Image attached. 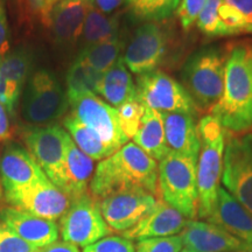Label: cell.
I'll list each match as a JSON object with an SVG mask.
<instances>
[{"instance_id":"6da1fadb","label":"cell","mask_w":252,"mask_h":252,"mask_svg":"<svg viewBox=\"0 0 252 252\" xmlns=\"http://www.w3.org/2000/svg\"><path fill=\"white\" fill-rule=\"evenodd\" d=\"M158 162L134 143H127L94 168L89 190L96 200L128 190L158 194Z\"/></svg>"},{"instance_id":"7a4b0ae2","label":"cell","mask_w":252,"mask_h":252,"mask_svg":"<svg viewBox=\"0 0 252 252\" xmlns=\"http://www.w3.org/2000/svg\"><path fill=\"white\" fill-rule=\"evenodd\" d=\"M223 128L239 134L252 130V46L237 45L226 55L222 97L210 110Z\"/></svg>"},{"instance_id":"3957f363","label":"cell","mask_w":252,"mask_h":252,"mask_svg":"<svg viewBox=\"0 0 252 252\" xmlns=\"http://www.w3.org/2000/svg\"><path fill=\"white\" fill-rule=\"evenodd\" d=\"M201 140L197 160V217L208 220L215 207L222 180L225 133L220 122L212 115L201 118L197 125Z\"/></svg>"},{"instance_id":"277c9868","label":"cell","mask_w":252,"mask_h":252,"mask_svg":"<svg viewBox=\"0 0 252 252\" xmlns=\"http://www.w3.org/2000/svg\"><path fill=\"white\" fill-rule=\"evenodd\" d=\"M158 169L160 198L186 219H197V159L169 152Z\"/></svg>"},{"instance_id":"5b68a950","label":"cell","mask_w":252,"mask_h":252,"mask_svg":"<svg viewBox=\"0 0 252 252\" xmlns=\"http://www.w3.org/2000/svg\"><path fill=\"white\" fill-rule=\"evenodd\" d=\"M226 55L216 47L195 52L182 69V86L201 108L212 109L224 91Z\"/></svg>"},{"instance_id":"8992f818","label":"cell","mask_w":252,"mask_h":252,"mask_svg":"<svg viewBox=\"0 0 252 252\" xmlns=\"http://www.w3.org/2000/svg\"><path fill=\"white\" fill-rule=\"evenodd\" d=\"M67 97L71 115L98 135L111 156L128 143L119 124L117 109L98 94L67 91Z\"/></svg>"},{"instance_id":"52a82bcc","label":"cell","mask_w":252,"mask_h":252,"mask_svg":"<svg viewBox=\"0 0 252 252\" xmlns=\"http://www.w3.org/2000/svg\"><path fill=\"white\" fill-rule=\"evenodd\" d=\"M68 97L52 71L40 69L28 78L23 98V117L32 124H48L62 117Z\"/></svg>"},{"instance_id":"ba28073f","label":"cell","mask_w":252,"mask_h":252,"mask_svg":"<svg viewBox=\"0 0 252 252\" xmlns=\"http://www.w3.org/2000/svg\"><path fill=\"white\" fill-rule=\"evenodd\" d=\"M137 100L159 112L186 113L195 117L197 105L185 87L160 70L138 75Z\"/></svg>"},{"instance_id":"9c48e42d","label":"cell","mask_w":252,"mask_h":252,"mask_svg":"<svg viewBox=\"0 0 252 252\" xmlns=\"http://www.w3.org/2000/svg\"><path fill=\"white\" fill-rule=\"evenodd\" d=\"M59 229L63 241L82 248L96 243L111 232L98 200L89 193L71 200L67 212L60 219Z\"/></svg>"},{"instance_id":"30bf717a","label":"cell","mask_w":252,"mask_h":252,"mask_svg":"<svg viewBox=\"0 0 252 252\" xmlns=\"http://www.w3.org/2000/svg\"><path fill=\"white\" fill-rule=\"evenodd\" d=\"M222 184L252 215V134L230 135L223 159Z\"/></svg>"},{"instance_id":"8fae6325","label":"cell","mask_w":252,"mask_h":252,"mask_svg":"<svg viewBox=\"0 0 252 252\" xmlns=\"http://www.w3.org/2000/svg\"><path fill=\"white\" fill-rule=\"evenodd\" d=\"M158 201L156 195L149 191L128 190L104 197L98 203L111 231L125 232L151 214Z\"/></svg>"},{"instance_id":"7c38bea8","label":"cell","mask_w":252,"mask_h":252,"mask_svg":"<svg viewBox=\"0 0 252 252\" xmlns=\"http://www.w3.org/2000/svg\"><path fill=\"white\" fill-rule=\"evenodd\" d=\"M4 195L11 207L50 220L61 219L71 202L48 178Z\"/></svg>"},{"instance_id":"4fadbf2b","label":"cell","mask_w":252,"mask_h":252,"mask_svg":"<svg viewBox=\"0 0 252 252\" xmlns=\"http://www.w3.org/2000/svg\"><path fill=\"white\" fill-rule=\"evenodd\" d=\"M166 53L165 31L156 23H146L134 32L123 60L128 70L135 75H141L157 70Z\"/></svg>"},{"instance_id":"5bb4252c","label":"cell","mask_w":252,"mask_h":252,"mask_svg":"<svg viewBox=\"0 0 252 252\" xmlns=\"http://www.w3.org/2000/svg\"><path fill=\"white\" fill-rule=\"evenodd\" d=\"M67 131L50 124L28 132L25 137L28 152L33 156L50 181L59 187L65 156Z\"/></svg>"},{"instance_id":"9a60e30c","label":"cell","mask_w":252,"mask_h":252,"mask_svg":"<svg viewBox=\"0 0 252 252\" xmlns=\"http://www.w3.org/2000/svg\"><path fill=\"white\" fill-rule=\"evenodd\" d=\"M47 178L48 176L26 149L14 143L6 145L0 158V182L4 194Z\"/></svg>"},{"instance_id":"2e32d148","label":"cell","mask_w":252,"mask_h":252,"mask_svg":"<svg viewBox=\"0 0 252 252\" xmlns=\"http://www.w3.org/2000/svg\"><path fill=\"white\" fill-rule=\"evenodd\" d=\"M179 235L184 247L193 252H242L250 248L226 230L207 220H188Z\"/></svg>"},{"instance_id":"e0dca14e","label":"cell","mask_w":252,"mask_h":252,"mask_svg":"<svg viewBox=\"0 0 252 252\" xmlns=\"http://www.w3.org/2000/svg\"><path fill=\"white\" fill-rule=\"evenodd\" d=\"M0 220L37 249L59 241L60 229L55 220L41 219L11 206L0 208Z\"/></svg>"},{"instance_id":"ac0fdd59","label":"cell","mask_w":252,"mask_h":252,"mask_svg":"<svg viewBox=\"0 0 252 252\" xmlns=\"http://www.w3.org/2000/svg\"><path fill=\"white\" fill-rule=\"evenodd\" d=\"M93 0H59L53 5L46 25L58 42L69 45L80 39Z\"/></svg>"},{"instance_id":"d6986e66","label":"cell","mask_w":252,"mask_h":252,"mask_svg":"<svg viewBox=\"0 0 252 252\" xmlns=\"http://www.w3.org/2000/svg\"><path fill=\"white\" fill-rule=\"evenodd\" d=\"M94 172V160L82 152L70 135H65V156L59 189L70 200L88 194Z\"/></svg>"},{"instance_id":"ffe728a7","label":"cell","mask_w":252,"mask_h":252,"mask_svg":"<svg viewBox=\"0 0 252 252\" xmlns=\"http://www.w3.org/2000/svg\"><path fill=\"white\" fill-rule=\"evenodd\" d=\"M207 222L220 226L252 247V215L224 187H220L215 207Z\"/></svg>"},{"instance_id":"44dd1931","label":"cell","mask_w":252,"mask_h":252,"mask_svg":"<svg viewBox=\"0 0 252 252\" xmlns=\"http://www.w3.org/2000/svg\"><path fill=\"white\" fill-rule=\"evenodd\" d=\"M187 222L188 219L160 198L151 214L133 228L123 232V237L131 241L169 237L180 234Z\"/></svg>"},{"instance_id":"7402d4cb","label":"cell","mask_w":252,"mask_h":252,"mask_svg":"<svg viewBox=\"0 0 252 252\" xmlns=\"http://www.w3.org/2000/svg\"><path fill=\"white\" fill-rule=\"evenodd\" d=\"M161 113L166 143L169 151L198 160L201 140L193 116L178 112Z\"/></svg>"},{"instance_id":"603a6c76","label":"cell","mask_w":252,"mask_h":252,"mask_svg":"<svg viewBox=\"0 0 252 252\" xmlns=\"http://www.w3.org/2000/svg\"><path fill=\"white\" fill-rule=\"evenodd\" d=\"M98 94L115 109H118L125 103L137 100V88L123 56L103 74Z\"/></svg>"},{"instance_id":"cb8c5ba5","label":"cell","mask_w":252,"mask_h":252,"mask_svg":"<svg viewBox=\"0 0 252 252\" xmlns=\"http://www.w3.org/2000/svg\"><path fill=\"white\" fill-rule=\"evenodd\" d=\"M133 141L147 156L156 161H161L171 152L166 143L162 113L145 106L140 127L133 137Z\"/></svg>"},{"instance_id":"d4e9b609","label":"cell","mask_w":252,"mask_h":252,"mask_svg":"<svg viewBox=\"0 0 252 252\" xmlns=\"http://www.w3.org/2000/svg\"><path fill=\"white\" fill-rule=\"evenodd\" d=\"M118 30V15L102 13L93 5L88 11L83 32H82L81 35L82 41H83V47L117 39Z\"/></svg>"},{"instance_id":"484cf974","label":"cell","mask_w":252,"mask_h":252,"mask_svg":"<svg viewBox=\"0 0 252 252\" xmlns=\"http://www.w3.org/2000/svg\"><path fill=\"white\" fill-rule=\"evenodd\" d=\"M63 126L67 130L78 149L94 160H103L111 156L105 145L91 128L81 123L74 115L69 113L63 121Z\"/></svg>"},{"instance_id":"4316f807","label":"cell","mask_w":252,"mask_h":252,"mask_svg":"<svg viewBox=\"0 0 252 252\" xmlns=\"http://www.w3.org/2000/svg\"><path fill=\"white\" fill-rule=\"evenodd\" d=\"M121 49L122 42L117 37L105 42L83 47L76 59L94 68V70L104 74L122 58Z\"/></svg>"},{"instance_id":"83f0119b","label":"cell","mask_w":252,"mask_h":252,"mask_svg":"<svg viewBox=\"0 0 252 252\" xmlns=\"http://www.w3.org/2000/svg\"><path fill=\"white\" fill-rule=\"evenodd\" d=\"M33 60L27 50L17 49L9 52L0 60V74L21 90L30 77Z\"/></svg>"},{"instance_id":"f1b7e54d","label":"cell","mask_w":252,"mask_h":252,"mask_svg":"<svg viewBox=\"0 0 252 252\" xmlns=\"http://www.w3.org/2000/svg\"><path fill=\"white\" fill-rule=\"evenodd\" d=\"M181 0H126L135 18L157 23L169 18L178 9Z\"/></svg>"},{"instance_id":"f546056e","label":"cell","mask_w":252,"mask_h":252,"mask_svg":"<svg viewBox=\"0 0 252 252\" xmlns=\"http://www.w3.org/2000/svg\"><path fill=\"white\" fill-rule=\"evenodd\" d=\"M103 74L94 70L84 62L76 59L68 69L65 83L67 91L75 93H94L98 94V87Z\"/></svg>"},{"instance_id":"4dcf8cb0","label":"cell","mask_w":252,"mask_h":252,"mask_svg":"<svg viewBox=\"0 0 252 252\" xmlns=\"http://www.w3.org/2000/svg\"><path fill=\"white\" fill-rule=\"evenodd\" d=\"M222 0H207L206 5L198 15L196 25L207 36L220 37L225 36L224 28L220 23L219 8Z\"/></svg>"},{"instance_id":"1f68e13d","label":"cell","mask_w":252,"mask_h":252,"mask_svg":"<svg viewBox=\"0 0 252 252\" xmlns=\"http://www.w3.org/2000/svg\"><path fill=\"white\" fill-rule=\"evenodd\" d=\"M119 116V124L127 139L133 138L141 124L145 106L138 100L123 104L117 109Z\"/></svg>"},{"instance_id":"d6a6232c","label":"cell","mask_w":252,"mask_h":252,"mask_svg":"<svg viewBox=\"0 0 252 252\" xmlns=\"http://www.w3.org/2000/svg\"><path fill=\"white\" fill-rule=\"evenodd\" d=\"M135 252H180L184 243L180 235L169 237L140 239L135 243Z\"/></svg>"},{"instance_id":"836d02e7","label":"cell","mask_w":252,"mask_h":252,"mask_svg":"<svg viewBox=\"0 0 252 252\" xmlns=\"http://www.w3.org/2000/svg\"><path fill=\"white\" fill-rule=\"evenodd\" d=\"M0 252H39V249L24 241L14 230L0 220Z\"/></svg>"},{"instance_id":"e575fe53","label":"cell","mask_w":252,"mask_h":252,"mask_svg":"<svg viewBox=\"0 0 252 252\" xmlns=\"http://www.w3.org/2000/svg\"><path fill=\"white\" fill-rule=\"evenodd\" d=\"M83 252H135V247L131 239L123 236H106L83 248Z\"/></svg>"},{"instance_id":"d590c367","label":"cell","mask_w":252,"mask_h":252,"mask_svg":"<svg viewBox=\"0 0 252 252\" xmlns=\"http://www.w3.org/2000/svg\"><path fill=\"white\" fill-rule=\"evenodd\" d=\"M207 0H181L176 14L185 31H189L194 26Z\"/></svg>"},{"instance_id":"8d00e7d4","label":"cell","mask_w":252,"mask_h":252,"mask_svg":"<svg viewBox=\"0 0 252 252\" xmlns=\"http://www.w3.org/2000/svg\"><path fill=\"white\" fill-rule=\"evenodd\" d=\"M21 93H23V90L20 88L6 80L0 74V102L12 117L15 115V110H17L19 100H20Z\"/></svg>"},{"instance_id":"74e56055","label":"cell","mask_w":252,"mask_h":252,"mask_svg":"<svg viewBox=\"0 0 252 252\" xmlns=\"http://www.w3.org/2000/svg\"><path fill=\"white\" fill-rule=\"evenodd\" d=\"M11 48V34H9V26L6 13L5 4L0 0V60L7 55Z\"/></svg>"},{"instance_id":"f35d334b","label":"cell","mask_w":252,"mask_h":252,"mask_svg":"<svg viewBox=\"0 0 252 252\" xmlns=\"http://www.w3.org/2000/svg\"><path fill=\"white\" fill-rule=\"evenodd\" d=\"M239 12L245 23L247 33L252 34V0H224Z\"/></svg>"},{"instance_id":"ab89813d","label":"cell","mask_w":252,"mask_h":252,"mask_svg":"<svg viewBox=\"0 0 252 252\" xmlns=\"http://www.w3.org/2000/svg\"><path fill=\"white\" fill-rule=\"evenodd\" d=\"M39 252H81L77 245L65 241H56L54 243L39 249Z\"/></svg>"},{"instance_id":"60d3db41","label":"cell","mask_w":252,"mask_h":252,"mask_svg":"<svg viewBox=\"0 0 252 252\" xmlns=\"http://www.w3.org/2000/svg\"><path fill=\"white\" fill-rule=\"evenodd\" d=\"M11 124H9L8 113L5 106L0 102V141H6L11 138Z\"/></svg>"},{"instance_id":"b9f144b4","label":"cell","mask_w":252,"mask_h":252,"mask_svg":"<svg viewBox=\"0 0 252 252\" xmlns=\"http://www.w3.org/2000/svg\"><path fill=\"white\" fill-rule=\"evenodd\" d=\"M124 2H126V0H93L94 7L105 14H111Z\"/></svg>"},{"instance_id":"7bdbcfd3","label":"cell","mask_w":252,"mask_h":252,"mask_svg":"<svg viewBox=\"0 0 252 252\" xmlns=\"http://www.w3.org/2000/svg\"><path fill=\"white\" fill-rule=\"evenodd\" d=\"M30 1H31L32 7L35 9L36 12H39L41 17L43 19V21L46 23L47 18H48V14H49V8H48V5H47L46 0H30Z\"/></svg>"},{"instance_id":"ee69618b","label":"cell","mask_w":252,"mask_h":252,"mask_svg":"<svg viewBox=\"0 0 252 252\" xmlns=\"http://www.w3.org/2000/svg\"><path fill=\"white\" fill-rule=\"evenodd\" d=\"M180 252H193L191 250H189L188 248H182V250Z\"/></svg>"},{"instance_id":"f6af8a7d","label":"cell","mask_w":252,"mask_h":252,"mask_svg":"<svg viewBox=\"0 0 252 252\" xmlns=\"http://www.w3.org/2000/svg\"><path fill=\"white\" fill-rule=\"evenodd\" d=\"M1 182H0V196H1Z\"/></svg>"},{"instance_id":"bcb514c9","label":"cell","mask_w":252,"mask_h":252,"mask_svg":"<svg viewBox=\"0 0 252 252\" xmlns=\"http://www.w3.org/2000/svg\"><path fill=\"white\" fill-rule=\"evenodd\" d=\"M245 252H252V247L249 248V250H248V251H245Z\"/></svg>"},{"instance_id":"7dc6e473","label":"cell","mask_w":252,"mask_h":252,"mask_svg":"<svg viewBox=\"0 0 252 252\" xmlns=\"http://www.w3.org/2000/svg\"><path fill=\"white\" fill-rule=\"evenodd\" d=\"M59 1V0H55V2H58Z\"/></svg>"},{"instance_id":"c3c4849f","label":"cell","mask_w":252,"mask_h":252,"mask_svg":"<svg viewBox=\"0 0 252 252\" xmlns=\"http://www.w3.org/2000/svg\"><path fill=\"white\" fill-rule=\"evenodd\" d=\"M242 252H245V251H242Z\"/></svg>"}]
</instances>
